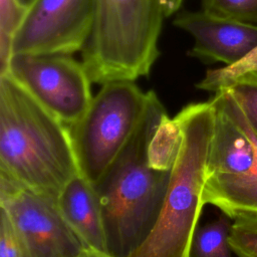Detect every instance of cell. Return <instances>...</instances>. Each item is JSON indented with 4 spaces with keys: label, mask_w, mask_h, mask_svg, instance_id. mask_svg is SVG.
Listing matches in <instances>:
<instances>
[{
    "label": "cell",
    "mask_w": 257,
    "mask_h": 257,
    "mask_svg": "<svg viewBox=\"0 0 257 257\" xmlns=\"http://www.w3.org/2000/svg\"><path fill=\"white\" fill-rule=\"evenodd\" d=\"M168 113L154 90L134 135L93 188L97 195L107 254L130 257L154 230L173 167L150 157V145Z\"/></svg>",
    "instance_id": "6da1fadb"
},
{
    "label": "cell",
    "mask_w": 257,
    "mask_h": 257,
    "mask_svg": "<svg viewBox=\"0 0 257 257\" xmlns=\"http://www.w3.org/2000/svg\"><path fill=\"white\" fill-rule=\"evenodd\" d=\"M0 171L53 199L80 174L68 126L8 72L0 74Z\"/></svg>",
    "instance_id": "7a4b0ae2"
},
{
    "label": "cell",
    "mask_w": 257,
    "mask_h": 257,
    "mask_svg": "<svg viewBox=\"0 0 257 257\" xmlns=\"http://www.w3.org/2000/svg\"><path fill=\"white\" fill-rule=\"evenodd\" d=\"M181 143L160 218L148 239L130 257H190L201 215L207 162L214 128L211 100L190 103L174 117Z\"/></svg>",
    "instance_id": "3957f363"
},
{
    "label": "cell",
    "mask_w": 257,
    "mask_h": 257,
    "mask_svg": "<svg viewBox=\"0 0 257 257\" xmlns=\"http://www.w3.org/2000/svg\"><path fill=\"white\" fill-rule=\"evenodd\" d=\"M164 18L160 0H95L93 30L82 50L91 82L149 75L160 55Z\"/></svg>",
    "instance_id": "277c9868"
},
{
    "label": "cell",
    "mask_w": 257,
    "mask_h": 257,
    "mask_svg": "<svg viewBox=\"0 0 257 257\" xmlns=\"http://www.w3.org/2000/svg\"><path fill=\"white\" fill-rule=\"evenodd\" d=\"M135 81L106 82L88 108L68 126L79 173L92 185L125 147L140 124L150 99Z\"/></svg>",
    "instance_id": "5b68a950"
},
{
    "label": "cell",
    "mask_w": 257,
    "mask_h": 257,
    "mask_svg": "<svg viewBox=\"0 0 257 257\" xmlns=\"http://www.w3.org/2000/svg\"><path fill=\"white\" fill-rule=\"evenodd\" d=\"M6 72L67 126L81 118L93 98L83 63L71 55L13 54Z\"/></svg>",
    "instance_id": "8992f818"
},
{
    "label": "cell",
    "mask_w": 257,
    "mask_h": 257,
    "mask_svg": "<svg viewBox=\"0 0 257 257\" xmlns=\"http://www.w3.org/2000/svg\"><path fill=\"white\" fill-rule=\"evenodd\" d=\"M0 208L32 257H80L87 249L63 218L56 199L25 188L2 171Z\"/></svg>",
    "instance_id": "52a82bcc"
},
{
    "label": "cell",
    "mask_w": 257,
    "mask_h": 257,
    "mask_svg": "<svg viewBox=\"0 0 257 257\" xmlns=\"http://www.w3.org/2000/svg\"><path fill=\"white\" fill-rule=\"evenodd\" d=\"M94 20L95 0H33L14 36L12 55L82 51Z\"/></svg>",
    "instance_id": "ba28073f"
},
{
    "label": "cell",
    "mask_w": 257,
    "mask_h": 257,
    "mask_svg": "<svg viewBox=\"0 0 257 257\" xmlns=\"http://www.w3.org/2000/svg\"><path fill=\"white\" fill-rule=\"evenodd\" d=\"M215 120L207 162V177H257V136L228 89L210 99Z\"/></svg>",
    "instance_id": "9c48e42d"
},
{
    "label": "cell",
    "mask_w": 257,
    "mask_h": 257,
    "mask_svg": "<svg viewBox=\"0 0 257 257\" xmlns=\"http://www.w3.org/2000/svg\"><path fill=\"white\" fill-rule=\"evenodd\" d=\"M174 25L194 38L190 55L205 62L231 65L257 46V24L201 11L179 13Z\"/></svg>",
    "instance_id": "30bf717a"
},
{
    "label": "cell",
    "mask_w": 257,
    "mask_h": 257,
    "mask_svg": "<svg viewBox=\"0 0 257 257\" xmlns=\"http://www.w3.org/2000/svg\"><path fill=\"white\" fill-rule=\"evenodd\" d=\"M56 202L63 218L84 246L107 254L101 209L93 185L78 174L63 187Z\"/></svg>",
    "instance_id": "8fae6325"
},
{
    "label": "cell",
    "mask_w": 257,
    "mask_h": 257,
    "mask_svg": "<svg viewBox=\"0 0 257 257\" xmlns=\"http://www.w3.org/2000/svg\"><path fill=\"white\" fill-rule=\"evenodd\" d=\"M203 203L217 207L231 219L242 215H257V177H207Z\"/></svg>",
    "instance_id": "7c38bea8"
},
{
    "label": "cell",
    "mask_w": 257,
    "mask_h": 257,
    "mask_svg": "<svg viewBox=\"0 0 257 257\" xmlns=\"http://www.w3.org/2000/svg\"><path fill=\"white\" fill-rule=\"evenodd\" d=\"M231 219L222 213L217 219L197 226L190 245V257H232L229 243Z\"/></svg>",
    "instance_id": "4fadbf2b"
},
{
    "label": "cell",
    "mask_w": 257,
    "mask_h": 257,
    "mask_svg": "<svg viewBox=\"0 0 257 257\" xmlns=\"http://www.w3.org/2000/svg\"><path fill=\"white\" fill-rule=\"evenodd\" d=\"M27 9L19 0H0V74L8 68L13 39Z\"/></svg>",
    "instance_id": "5bb4252c"
},
{
    "label": "cell",
    "mask_w": 257,
    "mask_h": 257,
    "mask_svg": "<svg viewBox=\"0 0 257 257\" xmlns=\"http://www.w3.org/2000/svg\"><path fill=\"white\" fill-rule=\"evenodd\" d=\"M249 72H257V46L234 64L208 70L205 77L196 86L199 89L215 93L227 88L237 78Z\"/></svg>",
    "instance_id": "9a60e30c"
},
{
    "label": "cell",
    "mask_w": 257,
    "mask_h": 257,
    "mask_svg": "<svg viewBox=\"0 0 257 257\" xmlns=\"http://www.w3.org/2000/svg\"><path fill=\"white\" fill-rule=\"evenodd\" d=\"M229 243L237 257H257V215L233 219Z\"/></svg>",
    "instance_id": "2e32d148"
},
{
    "label": "cell",
    "mask_w": 257,
    "mask_h": 257,
    "mask_svg": "<svg viewBox=\"0 0 257 257\" xmlns=\"http://www.w3.org/2000/svg\"><path fill=\"white\" fill-rule=\"evenodd\" d=\"M257 136V72L243 74L227 88Z\"/></svg>",
    "instance_id": "e0dca14e"
},
{
    "label": "cell",
    "mask_w": 257,
    "mask_h": 257,
    "mask_svg": "<svg viewBox=\"0 0 257 257\" xmlns=\"http://www.w3.org/2000/svg\"><path fill=\"white\" fill-rule=\"evenodd\" d=\"M202 10L224 18L257 24V0H201Z\"/></svg>",
    "instance_id": "ac0fdd59"
},
{
    "label": "cell",
    "mask_w": 257,
    "mask_h": 257,
    "mask_svg": "<svg viewBox=\"0 0 257 257\" xmlns=\"http://www.w3.org/2000/svg\"><path fill=\"white\" fill-rule=\"evenodd\" d=\"M0 257H32L3 209L0 213Z\"/></svg>",
    "instance_id": "d6986e66"
},
{
    "label": "cell",
    "mask_w": 257,
    "mask_h": 257,
    "mask_svg": "<svg viewBox=\"0 0 257 257\" xmlns=\"http://www.w3.org/2000/svg\"><path fill=\"white\" fill-rule=\"evenodd\" d=\"M183 1L184 0H160L165 17L171 16L172 14L176 13L177 10L181 7Z\"/></svg>",
    "instance_id": "ffe728a7"
},
{
    "label": "cell",
    "mask_w": 257,
    "mask_h": 257,
    "mask_svg": "<svg viewBox=\"0 0 257 257\" xmlns=\"http://www.w3.org/2000/svg\"><path fill=\"white\" fill-rule=\"evenodd\" d=\"M80 257H111L108 254L105 253H100V252H95L90 249H85L84 252L80 255Z\"/></svg>",
    "instance_id": "44dd1931"
},
{
    "label": "cell",
    "mask_w": 257,
    "mask_h": 257,
    "mask_svg": "<svg viewBox=\"0 0 257 257\" xmlns=\"http://www.w3.org/2000/svg\"><path fill=\"white\" fill-rule=\"evenodd\" d=\"M19 1H20L21 4H23L26 7H28L33 2V0H19Z\"/></svg>",
    "instance_id": "7402d4cb"
}]
</instances>
